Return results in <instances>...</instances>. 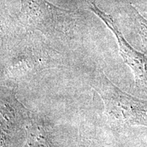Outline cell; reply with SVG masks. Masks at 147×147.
I'll return each mask as SVG.
<instances>
[{
    "mask_svg": "<svg viewBox=\"0 0 147 147\" xmlns=\"http://www.w3.org/2000/svg\"><path fill=\"white\" fill-rule=\"evenodd\" d=\"M91 85L102 98L106 117L111 123L146 121V106L123 93L104 72L97 74Z\"/></svg>",
    "mask_w": 147,
    "mask_h": 147,
    "instance_id": "1",
    "label": "cell"
},
{
    "mask_svg": "<svg viewBox=\"0 0 147 147\" xmlns=\"http://www.w3.org/2000/svg\"><path fill=\"white\" fill-rule=\"evenodd\" d=\"M32 113L17 100L13 91L1 89V147H13L26 138L27 126Z\"/></svg>",
    "mask_w": 147,
    "mask_h": 147,
    "instance_id": "2",
    "label": "cell"
},
{
    "mask_svg": "<svg viewBox=\"0 0 147 147\" xmlns=\"http://www.w3.org/2000/svg\"><path fill=\"white\" fill-rule=\"evenodd\" d=\"M89 8L104 21L108 28L115 34L119 48V52L123 59L134 71L138 80L144 79L147 75V58L142 53L134 49L126 41L124 37L115 25L112 16L101 10L92 0H86Z\"/></svg>",
    "mask_w": 147,
    "mask_h": 147,
    "instance_id": "3",
    "label": "cell"
},
{
    "mask_svg": "<svg viewBox=\"0 0 147 147\" xmlns=\"http://www.w3.org/2000/svg\"><path fill=\"white\" fill-rule=\"evenodd\" d=\"M67 13L47 0H21L22 17L27 24L40 30L54 26Z\"/></svg>",
    "mask_w": 147,
    "mask_h": 147,
    "instance_id": "4",
    "label": "cell"
},
{
    "mask_svg": "<svg viewBox=\"0 0 147 147\" xmlns=\"http://www.w3.org/2000/svg\"><path fill=\"white\" fill-rule=\"evenodd\" d=\"M26 140L29 147H53L47 126L32 115L27 126Z\"/></svg>",
    "mask_w": 147,
    "mask_h": 147,
    "instance_id": "5",
    "label": "cell"
},
{
    "mask_svg": "<svg viewBox=\"0 0 147 147\" xmlns=\"http://www.w3.org/2000/svg\"><path fill=\"white\" fill-rule=\"evenodd\" d=\"M131 9L134 18L137 21L138 25L139 26L140 32V35L142 36L143 41H144L145 45L147 46V20L141 15L140 13L133 5L131 6Z\"/></svg>",
    "mask_w": 147,
    "mask_h": 147,
    "instance_id": "6",
    "label": "cell"
}]
</instances>
